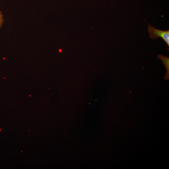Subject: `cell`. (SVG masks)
<instances>
[{"mask_svg": "<svg viewBox=\"0 0 169 169\" xmlns=\"http://www.w3.org/2000/svg\"><path fill=\"white\" fill-rule=\"evenodd\" d=\"M147 30L150 37L156 39L159 37L162 38L169 47V30L163 31L157 29L148 24Z\"/></svg>", "mask_w": 169, "mask_h": 169, "instance_id": "obj_1", "label": "cell"}, {"mask_svg": "<svg viewBox=\"0 0 169 169\" xmlns=\"http://www.w3.org/2000/svg\"><path fill=\"white\" fill-rule=\"evenodd\" d=\"M157 57L162 61L166 69L167 72L164 77V79L165 80H168L169 79V58L162 54H158Z\"/></svg>", "mask_w": 169, "mask_h": 169, "instance_id": "obj_2", "label": "cell"}, {"mask_svg": "<svg viewBox=\"0 0 169 169\" xmlns=\"http://www.w3.org/2000/svg\"><path fill=\"white\" fill-rule=\"evenodd\" d=\"M3 22V15L2 13V12L0 11V29L2 28Z\"/></svg>", "mask_w": 169, "mask_h": 169, "instance_id": "obj_3", "label": "cell"}, {"mask_svg": "<svg viewBox=\"0 0 169 169\" xmlns=\"http://www.w3.org/2000/svg\"><path fill=\"white\" fill-rule=\"evenodd\" d=\"M59 51H60V52H61V50H60Z\"/></svg>", "mask_w": 169, "mask_h": 169, "instance_id": "obj_4", "label": "cell"}]
</instances>
